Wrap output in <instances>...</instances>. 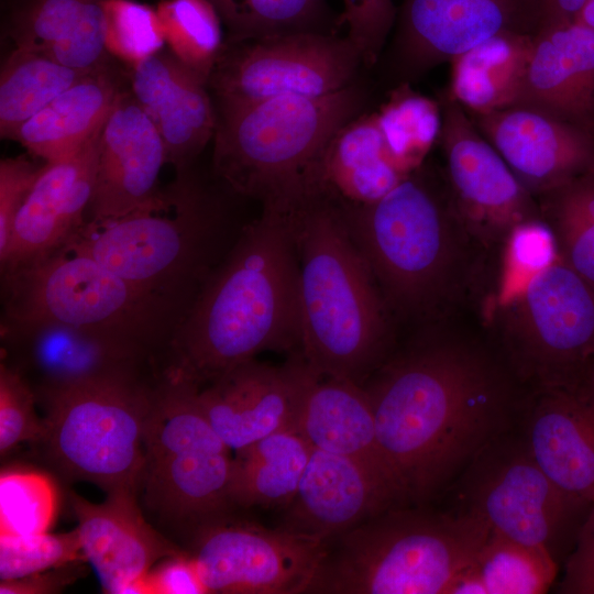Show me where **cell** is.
<instances>
[{
	"instance_id": "ffe728a7",
	"label": "cell",
	"mask_w": 594,
	"mask_h": 594,
	"mask_svg": "<svg viewBox=\"0 0 594 594\" xmlns=\"http://www.w3.org/2000/svg\"><path fill=\"white\" fill-rule=\"evenodd\" d=\"M521 437L540 469L568 495L594 504V381L585 374L539 384Z\"/></svg>"
},
{
	"instance_id": "8fae6325",
	"label": "cell",
	"mask_w": 594,
	"mask_h": 594,
	"mask_svg": "<svg viewBox=\"0 0 594 594\" xmlns=\"http://www.w3.org/2000/svg\"><path fill=\"white\" fill-rule=\"evenodd\" d=\"M361 53L345 36L297 32L227 41L207 79L215 107L279 96L320 97L358 80Z\"/></svg>"
},
{
	"instance_id": "f6af8a7d",
	"label": "cell",
	"mask_w": 594,
	"mask_h": 594,
	"mask_svg": "<svg viewBox=\"0 0 594 594\" xmlns=\"http://www.w3.org/2000/svg\"><path fill=\"white\" fill-rule=\"evenodd\" d=\"M41 168L24 156L0 162V256L7 251L15 217Z\"/></svg>"
},
{
	"instance_id": "f5cc1de1",
	"label": "cell",
	"mask_w": 594,
	"mask_h": 594,
	"mask_svg": "<svg viewBox=\"0 0 594 594\" xmlns=\"http://www.w3.org/2000/svg\"><path fill=\"white\" fill-rule=\"evenodd\" d=\"M592 132H593V134H594V128L592 129Z\"/></svg>"
},
{
	"instance_id": "f546056e",
	"label": "cell",
	"mask_w": 594,
	"mask_h": 594,
	"mask_svg": "<svg viewBox=\"0 0 594 594\" xmlns=\"http://www.w3.org/2000/svg\"><path fill=\"white\" fill-rule=\"evenodd\" d=\"M408 174L392 156L375 113L358 116L330 140L320 163L321 182L348 204L374 202Z\"/></svg>"
},
{
	"instance_id": "60d3db41",
	"label": "cell",
	"mask_w": 594,
	"mask_h": 594,
	"mask_svg": "<svg viewBox=\"0 0 594 594\" xmlns=\"http://www.w3.org/2000/svg\"><path fill=\"white\" fill-rule=\"evenodd\" d=\"M498 289L501 306L516 295L536 274L558 258V246L550 227L541 219L515 226L503 243Z\"/></svg>"
},
{
	"instance_id": "2e32d148",
	"label": "cell",
	"mask_w": 594,
	"mask_h": 594,
	"mask_svg": "<svg viewBox=\"0 0 594 594\" xmlns=\"http://www.w3.org/2000/svg\"><path fill=\"white\" fill-rule=\"evenodd\" d=\"M443 174L457 212L482 248L501 245L509 231L541 218L536 197L481 134L465 109L443 91L439 99Z\"/></svg>"
},
{
	"instance_id": "b9f144b4",
	"label": "cell",
	"mask_w": 594,
	"mask_h": 594,
	"mask_svg": "<svg viewBox=\"0 0 594 594\" xmlns=\"http://www.w3.org/2000/svg\"><path fill=\"white\" fill-rule=\"evenodd\" d=\"M73 562H87L78 529L0 538V580H13Z\"/></svg>"
},
{
	"instance_id": "bcb514c9",
	"label": "cell",
	"mask_w": 594,
	"mask_h": 594,
	"mask_svg": "<svg viewBox=\"0 0 594 594\" xmlns=\"http://www.w3.org/2000/svg\"><path fill=\"white\" fill-rule=\"evenodd\" d=\"M558 592L594 594V504L579 528Z\"/></svg>"
},
{
	"instance_id": "e575fe53",
	"label": "cell",
	"mask_w": 594,
	"mask_h": 594,
	"mask_svg": "<svg viewBox=\"0 0 594 594\" xmlns=\"http://www.w3.org/2000/svg\"><path fill=\"white\" fill-rule=\"evenodd\" d=\"M466 569L479 581L483 594H539L551 586L558 563L544 549L490 530Z\"/></svg>"
},
{
	"instance_id": "d6a6232c",
	"label": "cell",
	"mask_w": 594,
	"mask_h": 594,
	"mask_svg": "<svg viewBox=\"0 0 594 594\" xmlns=\"http://www.w3.org/2000/svg\"><path fill=\"white\" fill-rule=\"evenodd\" d=\"M92 70L75 69L36 51L13 47L0 73L1 138L13 140L26 121Z\"/></svg>"
},
{
	"instance_id": "f907efd6",
	"label": "cell",
	"mask_w": 594,
	"mask_h": 594,
	"mask_svg": "<svg viewBox=\"0 0 594 594\" xmlns=\"http://www.w3.org/2000/svg\"><path fill=\"white\" fill-rule=\"evenodd\" d=\"M573 20L594 31V0H585Z\"/></svg>"
},
{
	"instance_id": "7bdbcfd3",
	"label": "cell",
	"mask_w": 594,
	"mask_h": 594,
	"mask_svg": "<svg viewBox=\"0 0 594 594\" xmlns=\"http://www.w3.org/2000/svg\"><path fill=\"white\" fill-rule=\"evenodd\" d=\"M35 394L24 378L0 362V453L4 458L21 443L40 444L46 432L44 417L36 414Z\"/></svg>"
},
{
	"instance_id": "7dc6e473",
	"label": "cell",
	"mask_w": 594,
	"mask_h": 594,
	"mask_svg": "<svg viewBox=\"0 0 594 594\" xmlns=\"http://www.w3.org/2000/svg\"><path fill=\"white\" fill-rule=\"evenodd\" d=\"M153 594H207L188 552L163 559L148 572Z\"/></svg>"
},
{
	"instance_id": "681fc988",
	"label": "cell",
	"mask_w": 594,
	"mask_h": 594,
	"mask_svg": "<svg viewBox=\"0 0 594 594\" xmlns=\"http://www.w3.org/2000/svg\"><path fill=\"white\" fill-rule=\"evenodd\" d=\"M585 0H540L541 24L571 21Z\"/></svg>"
},
{
	"instance_id": "44dd1931",
	"label": "cell",
	"mask_w": 594,
	"mask_h": 594,
	"mask_svg": "<svg viewBox=\"0 0 594 594\" xmlns=\"http://www.w3.org/2000/svg\"><path fill=\"white\" fill-rule=\"evenodd\" d=\"M302 367L299 352L283 366L250 360L200 387L198 404L217 435L237 452L295 427Z\"/></svg>"
},
{
	"instance_id": "ac0fdd59",
	"label": "cell",
	"mask_w": 594,
	"mask_h": 594,
	"mask_svg": "<svg viewBox=\"0 0 594 594\" xmlns=\"http://www.w3.org/2000/svg\"><path fill=\"white\" fill-rule=\"evenodd\" d=\"M101 131L72 154L46 162L21 206L0 273L64 250L86 223L97 174Z\"/></svg>"
},
{
	"instance_id": "603a6c76",
	"label": "cell",
	"mask_w": 594,
	"mask_h": 594,
	"mask_svg": "<svg viewBox=\"0 0 594 594\" xmlns=\"http://www.w3.org/2000/svg\"><path fill=\"white\" fill-rule=\"evenodd\" d=\"M165 164L163 139L129 87L102 128L90 219L120 217L145 205L160 188Z\"/></svg>"
},
{
	"instance_id": "d590c367",
	"label": "cell",
	"mask_w": 594,
	"mask_h": 594,
	"mask_svg": "<svg viewBox=\"0 0 594 594\" xmlns=\"http://www.w3.org/2000/svg\"><path fill=\"white\" fill-rule=\"evenodd\" d=\"M227 30L224 40L246 41L297 33H334L326 0H208Z\"/></svg>"
},
{
	"instance_id": "74e56055",
	"label": "cell",
	"mask_w": 594,
	"mask_h": 594,
	"mask_svg": "<svg viewBox=\"0 0 594 594\" xmlns=\"http://www.w3.org/2000/svg\"><path fill=\"white\" fill-rule=\"evenodd\" d=\"M168 50L206 80L222 48V22L208 0H162L156 7Z\"/></svg>"
},
{
	"instance_id": "4dcf8cb0",
	"label": "cell",
	"mask_w": 594,
	"mask_h": 594,
	"mask_svg": "<svg viewBox=\"0 0 594 594\" xmlns=\"http://www.w3.org/2000/svg\"><path fill=\"white\" fill-rule=\"evenodd\" d=\"M534 35L501 33L454 57L447 96L471 113L516 106Z\"/></svg>"
},
{
	"instance_id": "3957f363",
	"label": "cell",
	"mask_w": 594,
	"mask_h": 594,
	"mask_svg": "<svg viewBox=\"0 0 594 594\" xmlns=\"http://www.w3.org/2000/svg\"><path fill=\"white\" fill-rule=\"evenodd\" d=\"M298 256L299 353L317 374L362 385L385 361L392 312L324 186L280 202Z\"/></svg>"
},
{
	"instance_id": "30bf717a",
	"label": "cell",
	"mask_w": 594,
	"mask_h": 594,
	"mask_svg": "<svg viewBox=\"0 0 594 594\" xmlns=\"http://www.w3.org/2000/svg\"><path fill=\"white\" fill-rule=\"evenodd\" d=\"M162 374L88 383L36 397L45 410L40 444L48 462L65 480L91 482L107 494L139 495L145 422Z\"/></svg>"
},
{
	"instance_id": "7a4b0ae2",
	"label": "cell",
	"mask_w": 594,
	"mask_h": 594,
	"mask_svg": "<svg viewBox=\"0 0 594 594\" xmlns=\"http://www.w3.org/2000/svg\"><path fill=\"white\" fill-rule=\"evenodd\" d=\"M298 256L287 208L262 205L169 343L166 369L197 386L264 351H299Z\"/></svg>"
},
{
	"instance_id": "816d5d0a",
	"label": "cell",
	"mask_w": 594,
	"mask_h": 594,
	"mask_svg": "<svg viewBox=\"0 0 594 594\" xmlns=\"http://www.w3.org/2000/svg\"><path fill=\"white\" fill-rule=\"evenodd\" d=\"M588 372H590L591 377H592L593 381H594V356H593V359H592V361H591V364H590V367H588Z\"/></svg>"
},
{
	"instance_id": "277c9868",
	"label": "cell",
	"mask_w": 594,
	"mask_h": 594,
	"mask_svg": "<svg viewBox=\"0 0 594 594\" xmlns=\"http://www.w3.org/2000/svg\"><path fill=\"white\" fill-rule=\"evenodd\" d=\"M242 198L197 165L176 173L145 205L116 218L89 219L64 250L86 254L122 278L188 310L244 224Z\"/></svg>"
},
{
	"instance_id": "6da1fadb",
	"label": "cell",
	"mask_w": 594,
	"mask_h": 594,
	"mask_svg": "<svg viewBox=\"0 0 594 594\" xmlns=\"http://www.w3.org/2000/svg\"><path fill=\"white\" fill-rule=\"evenodd\" d=\"M380 446L407 502L436 495L492 441L516 407L508 374L482 348L425 336L362 384Z\"/></svg>"
},
{
	"instance_id": "7402d4cb",
	"label": "cell",
	"mask_w": 594,
	"mask_h": 594,
	"mask_svg": "<svg viewBox=\"0 0 594 594\" xmlns=\"http://www.w3.org/2000/svg\"><path fill=\"white\" fill-rule=\"evenodd\" d=\"M406 502L364 465L311 448L282 529L330 542L369 518Z\"/></svg>"
},
{
	"instance_id": "4316f807",
	"label": "cell",
	"mask_w": 594,
	"mask_h": 594,
	"mask_svg": "<svg viewBox=\"0 0 594 594\" xmlns=\"http://www.w3.org/2000/svg\"><path fill=\"white\" fill-rule=\"evenodd\" d=\"M516 106L592 130L594 31L575 20L540 26L534 35Z\"/></svg>"
},
{
	"instance_id": "9c48e42d",
	"label": "cell",
	"mask_w": 594,
	"mask_h": 594,
	"mask_svg": "<svg viewBox=\"0 0 594 594\" xmlns=\"http://www.w3.org/2000/svg\"><path fill=\"white\" fill-rule=\"evenodd\" d=\"M199 388L163 372L146 417L140 487L152 515L189 534L233 506L231 449L204 415Z\"/></svg>"
},
{
	"instance_id": "c3c4849f",
	"label": "cell",
	"mask_w": 594,
	"mask_h": 594,
	"mask_svg": "<svg viewBox=\"0 0 594 594\" xmlns=\"http://www.w3.org/2000/svg\"><path fill=\"white\" fill-rule=\"evenodd\" d=\"M79 563L50 569L47 571L30 574L13 580H1V594H54L62 592L69 583L76 580L80 572Z\"/></svg>"
},
{
	"instance_id": "5bb4252c",
	"label": "cell",
	"mask_w": 594,
	"mask_h": 594,
	"mask_svg": "<svg viewBox=\"0 0 594 594\" xmlns=\"http://www.w3.org/2000/svg\"><path fill=\"white\" fill-rule=\"evenodd\" d=\"M190 536L188 553L207 594L307 593L328 548V542L233 520L229 514Z\"/></svg>"
},
{
	"instance_id": "484cf974",
	"label": "cell",
	"mask_w": 594,
	"mask_h": 594,
	"mask_svg": "<svg viewBox=\"0 0 594 594\" xmlns=\"http://www.w3.org/2000/svg\"><path fill=\"white\" fill-rule=\"evenodd\" d=\"M295 427L311 448L356 461L407 502L380 446L373 411L362 385L319 375L304 360Z\"/></svg>"
},
{
	"instance_id": "ab89813d",
	"label": "cell",
	"mask_w": 594,
	"mask_h": 594,
	"mask_svg": "<svg viewBox=\"0 0 594 594\" xmlns=\"http://www.w3.org/2000/svg\"><path fill=\"white\" fill-rule=\"evenodd\" d=\"M105 47L114 59L132 67L166 44L156 8L136 0H105Z\"/></svg>"
},
{
	"instance_id": "52a82bcc",
	"label": "cell",
	"mask_w": 594,
	"mask_h": 594,
	"mask_svg": "<svg viewBox=\"0 0 594 594\" xmlns=\"http://www.w3.org/2000/svg\"><path fill=\"white\" fill-rule=\"evenodd\" d=\"M488 534L465 510L397 505L330 541L307 593L449 594Z\"/></svg>"
},
{
	"instance_id": "4fadbf2b",
	"label": "cell",
	"mask_w": 594,
	"mask_h": 594,
	"mask_svg": "<svg viewBox=\"0 0 594 594\" xmlns=\"http://www.w3.org/2000/svg\"><path fill=\"white\" fill-rule=\"evenodd\" d=\"M461 497L491 531L549 551L581 510L591 508L564 493L536 463L521 438L508 432L488 443L461 473Z\"/></svg>"
},
{
	"instance_id": "5b68a950",
	"label": "cell",
	"mask_w": 594,
	"mask_h": 594,
	"mask_svg": "<svg viewBox=\"0 0 594 594\" xmlns=\"http://www.w3.org/2000/svg\"><path fill=\"white\" fill-rule=\"evenodd\" d=\"M343 205L350 234L392 315L438 318L457 297L466 276L469 244H476L457 212L443 170L425 162L381 199Z\"/></svg>"
},
{
	"instance_id": "f35d334b",
	"label": "cell",
	"mask_w": 594,
	"mask_h": 594,
	"mask_svg": "<svg viewBox=\"0 0 594 594\" xmlns=\"http://www.w3.org/2000/svg\"><path fill=\"white\" fill-rule=\"evenodd\" d=\"M58 508L52 479L31 470H6L0 476V538L48 532Z\"/></svg>"
},
{
	"instance_id": "e0dca14e",
	"label": "cell",
	"mask_w": 594,
	"mask_h": 594,
	"mask_svg": "<svg viewBox=\"0 0 594 594\" xmlns=\"http://www.w3.org/2000/svg\"><path fill=\"white\" fill-rule=\"evenodd\" d=\"M540 24V0H403L389 76L395 86L410 84L494 35L536 34Z\"/></svg>"
},
{
	"instance_id": "8d00e7d4",
	"label": "cell",
	"mask_w": 594,
	"mask_h": 594,
	"mask_svg": "<svg viewBox=\"0 0 594 594\" xmlns=\"http://www.w3.org/2000/svg\"><path fill=\"white\" fill-rule=\"evenodd\" d=\"M385 143L406 174L420 167L438 143L442 127L439 100L430 99L402 84L374 112Z\"/></svg>"
},
{
	"instance_id": "1f68e13d",
	"label": "cell",
	"mask_w": 594,
	"mask_h": 594,
	"mask_svg": "<svg viewBox=\"0 0 594 594\" xmlns=\"http://www.w3.org/2000/svg\"><path fill=\"white\" fill-rule=\"evenodd\" d=\"M310 452L311 446L296 427L237 451L229 485L231 504L285 508L298 490Z\"/></svg>"
},
{
	"instance_id": "ee69618b",
	"label": "cell",
	"mask_w": 594,
	"mask_h": 594,
	"mask_svg": "<svg viewBox=\"0 0 594 594\" xmlns=\"http://www.w3.org/2000/svg\"><path fill=\"white\" fill-rule=\"evenodd\" d=\"M339 24L348 28L346 37L361 53L365 67L375 66L394 29L397 9L394 0H342Z\"/></svg>"
},
{
	"instance_id": "7c38bea8",
	"label": "cell",
	"mask_w": 594,
	"mask_h": 594,
	"mask_svg": "<svg viewBox=\"0 0 594 594\" xmlns=\"http://www.w3.org/2000/svg\"><path fill=\"white\" fill-rule=\"evenodd\" d=\"M505 307L513 362L538 385L585 374L594 356V285L558 258Z\"/></svg>"
},
{
	"instance_id": "836d02e7",
	"label": "cell",
	"mask_w": 594,
	"mask_h": 594,
	"mask_svg": "<svg viewBox=\"0 0 594 594\" xmlns=\"http://www.w3.org/2000/svg\"><path fill=\"white\" fill-rule=\"evenodd\" d=\"M536 199L559 258L594 285V169Z\"/></svg>"
},
{
	"instance_id": "8992f818",
	"label": "cell",
	"mask_w": 594,
	"mask_h": 594,
	"mask_svg": "<svg viewBox=\"0 0 594 594\" xmlns=\"http://www.w3.org/2000/svg\"><path fill=\"white\" fill-rule=\"evenodd\" d=\"M367 101L369 90L358 79L320 97L215 107L211 170L234 194L261 205L294 199L321 182L327 145Z\"/></svg>"
},
{
	"instance_id": "cb8c5ba5",
	"label": "cell",
	"mask_w": 594,
	"mask_h": 594,
	"mask_svg": "<svg viewBox=\"0 0 594 594\" xmlns=\"http://www.w3.org/2000/svg\"><path fill=\"white\" fill-rule=\"evenodd\" d=\"M130 89L158 130L175 173L196 164L213 139L216 109L207 82L163 48L129 68Z\"/></svg>"
},
{
	"instance_id": "f1b7e54d",
	"label": "cell",
	"mask_w": 594,
	"mask_h": 594,
	"mask_svg": "<svg viewBox=\"0 0 594 594\" xmlns=\"http://www.w3.org/2000/svg\"><path fill=\"white\" fill-rule=\"evenodd\" d=\"M129 87V72L113 58L56 97L26 121L13 140L45 162L63 158L102 130Z\"/></svg>"
},
{
	"instance_id": "9a60e30c",
	"label": "cell",
	"mask_w": 594,
	"mask_h": 594,
	"mask_svg": "<svg viewBox=\"0 0 594 594\" xmlns=\"http://www.w3.org/2000/svg\"><path fill=\"white\" fill-rule=\"evenodd\" d=\"M1 360L35 398L82 384L158 376L165 360L143 346L53 320L1 319Z\"/></svg>"
},
{
	"instance_id": "ba28073f",
	"label": "cell",
	"mask_w": 594,
	"mask_h": 594,
	"mask_svg": "<svg viewBox=\"0 0 594 594\" xmlns=\"http://www.w3.org/2000/svg\"><path fill=\"white\" fill-rule=\"evenodd\" d=\"M1 319L53 320L133 343L167 359L188 309L63 250L1 274Z\"/></svg>"
},
{
	"instance_id": "83f0119b",
	"label": "cell",
	"mask_w": 594,
	"mask_h": 594,
	"mask_svg": "<svg viewBox=\"0 0 594 594\" xmlns=\"http://www.w3.org/2000/svg\"><path fill=\"white\" fill-rule=\"evenodd\" d=\"M105 0H1L2 40L80 70L113 59L105 47Z\"/></svg>"
},
{
	"instance_id": "d6986e66",
	"label": "cell",
	"mask_w": 594,
	"mask_h": 594,
	"mask_svg": "<svg viewBox=\"0 0 594 594\" xmlns=\"http://www.w3.org/2000/svg\"><path fill=\"white\" fill-rule=\"evenodd\" d=\"M468 114L536 198L594 169L587 128L525 106Z\"/></svg>"
},
{
	"instance_id": "d4e9b609",
	"label": "cell",
	"mask_w": 594,
	"mask_h": 594,
	"mask_svg": "<svg viewBox=\"0 0 594 594\" xmlns=\"http://www.w3.org/2000/svg\"><path fill=\"white\" fill-rule=\"evenodd\" d=\"M69 503L84 554L106 593L121 594L154 563L184 552L144 519L133 493H110L103 503L95 504L70 492Z\"/></svg>"
}]
</instances>
